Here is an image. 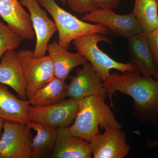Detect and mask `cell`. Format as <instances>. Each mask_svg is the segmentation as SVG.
Segmentation results:
<instances>
[{
	"label": "cell",
	"mask_w": 158,
	"mask_h": 158,
	"mask_svg": "<svg viewBox=\"0 0 158 158\" xmlns=\"http://www.w3.org/2000/svg\"><path fill=\"white\" fill-rule=\"evenodd\" d=\"M103 85L113 107V96L116 91L129 95L134 102L135 117L141 122L158 124V80L135 71L113 73Z\"/></svg>",
	"instance_id": "cell-1"
},
{
	"label": "cell",
	"mask_w": 158,
	"mask_h": 158,
	"mask_svg": "<svg viewBox=\"0 0 158 158\" xmlns=\"http://www.w3.org/2000/svg\"><path fill=\"white\" fill-rule=\"evenodd\" d=\"M106 98L97 94L80 100L74 122L69 127L72 135L90 143L99 133V128L104 130L108 128H122L105 102Z\"/></svg>",
	"instance_id": "cell-2"
},
{
	"label": "cell",
	"mask_w": 158,
	"mask_h": 158,
	"mask_svg": "<svg viewBox=\"0 0 158 158\" xmlns=\"http://www.w3.org/2000/svg\"><path fill=\"white\" fill-rule=\"evenodd\" d=\"M37 1L52 18L58 32V43L67 50L75 39L83 35L95 33L105 35L109 34L106 26L79 19L60 7L56 2L57 0Z\"/></svg>",
	"instance_id": "cell-3"
},
{
	"label": "cell",
	"mask_w": 158,
	"mask_h": 158,
	"mask_svg": "<svg viewBox=\"0 0 158 158\" xmlns=\"http://www.w3.org/2000/svg\"><path fill=\"white\" fill-rule=\"evenodd\" d=\"M102 41L110 43L111 40L106 35L95 33L83 35L75 39L72 43L77 52L90 62L103 82L110 77L111 69H116L122 73L136 71L135 67L130 62H117L104 52L98 45V43Z\"/></svg>",
	"instance_id": "cell-4"
},
{
	"label": "cell",
	"mask_w": 158,
	"mask_h": 158,
	"mask_svg": "<svg viewBox=\"0 0 158 158\" xmlns=\"http://www.w3.org/2000/svg\"><path fill=\"white\" fill-rule=\"evenodd\" d=\"M17 53L29 99L55 77L53 64L48 55L35 57L32 50L22 49Z\"/></svg>",
	"instance_id": "cell-5"
},
{
	"label": "cell",
	"mask_w": 158,
	"mask_h": 158,
	"mask_svg": "<svg viewBox=\"0 0 158 158\" xmlns=\"http://www.w3.org/2000/svg\"><path fill=\"white\" fill-rule=\"evenodd\" d=\"M79 102L70 98L45 106H30L29 120L53 128L69 127L78 112Z\"/></svg>",
	"instance_id": "cell-6"
},
{
	"label": "cell",
	"mask_w": 158,
	"mask_h": 158,
	"mask_svg": "<svg viewBox=\"0 0 158 158\" xmlns=\"http://www.w3.org/2000/svg\"><path fill=\"white\" fill-rule=\"evenodd\" d=\"M33 138L26 123L4 122L0 158H31Z\"/></svg>",
	"instance_id": "cell-7"
},
{
	"label": "cell",
	"mask_w": 158,
	"mask_h": 158,
	"mask_svg": "<svg viewBox=\"0 0 158 158\" xmlns=\"http://www.w3.org/2000/svg\"><path fill=\"white\" fill-rule=\"evenodd\" d=\"M82 20L99 23L107 27L109 34L113 36L128 39L135 34L142 32L132 13L116 14L113 10L97 8L82 18Z\"/></svg>",
	"instance_id": "cell-8"
},
{
	"label": "cell",
	"mask_w": 158,
	"mask_h": 158,
	"mask_svg": "<svg viewBox=\"0 0 158 158\" xmlns=\"http://www.w3.org/2000/svg\"><path fill=\"white\" fill-rule=\"evenodd\" d=\"M19 2L28 10L36 36L34 56H45L49 42L57 31L56 23L49 18L46 11L41 8L37 0H20Z\"/></svg>",
	"instance_id": "cell-9"
},
{
	"label": "cell",
	"mask_w": 158,
	"mask_h": 158,
	"mask_svg": "<svg viewBox=\"0 0 158 158\" xmlns=\"http://www.w3.org/2000/svg\"><path fill=\"white\" fill-rule=\"evenodd\" d=\"M122 128L111 127L99 133L90 142L94 158H124L129 153L131 147L127 144L125 133Z\"/></svg>",
	"instance_id": "cell-10"
},
{
	"label": "cell",
	"mask_w": 158,
	"mask_h": 158,
	"mask_svg": "<svg viewBox=\"0 0 158 158\" xmlns=\"http://www.w3.org/2000/svg\"><path fill=\"white\" fill-rule=\"evenodd\" d=\"M102 81L90 62H86L81 68L76 69L75 75L71 77L66 87L67 96L78 100L97 94L106 98L107 94Z\"/></svg>",
	"instance_id": "cell-11"
},
{
	"label": "cell",
	"mask_w": 158,
	"mask_h": 158,
	"mask_svg": "<svg viewBox=\"0 0 158 158\" xmlns=\"http://www.w3.org/2000/svg\"><path fill=\"white\" fill-rule=\"evenodd\" d=\"M0 17L23 40L34 38L35 34L30 14L19 0H0Z\"/></svg>",
	"instance_id": "cell-12"
},
{
	"label": "cell",
	"mask_w": 158,
	"mask_h": 158,
	"mask_svg": "<svg viewBox=\"0 0 158 158\" xmlns=\"http://www.w3.org/2000/svg\"><path fill=\"white\" fill-rule=\"evenodd\" d=\"M69 127L57 129L55 147L49 158H90L92 157L90 143L73 135Z\"/></svg>",
	"instance_id": "cell-13"
},
{
	"label": "cell",
	"mask_w": 158,
	"mask_h": 158,
	"mask_svg": "<svg viewBox=\"0 0 158 158\" xmlns=\"http://www.w3.org/2000/svg\"><path fill=\"white\" fill-rule=\"evenodd\" d=\"M127 40L130 62L135 67L136 71L158 80V69L148 47L147 34L141 32L133 35Z\"/></svg>",
	"instance_id": "cell-14"
},
{
	"label": "cell",
	"mask_w": 158,
	"mask_h": 158,
	"mask_svg": "<svg viewBox=\"0 0 158 158\" xmlns=\"http://www.w3.org/2000/svg\"><path fill=\"white\" fill-rule=\"evenodd\" d=\"M9 50L4 54L0 62V84L9 86L19 98L27 99L26 83L17 52Z\"/></svg>",
	"instance_id": "cell-15"
},
{
	"label": "cell",
	"mask_w": 158,
	"mask_h": 158,
	"mask_svg": "<svg viewBox=\"0 0 158 158\" xmlns=\"http://www.w3.org/2000/svg\"><path fill=\"white\" fill-rule=\"evenodd\" d=\"M29 100L18 98L9 91L8 86L0 84V118L4 122L26 123L30 121Z\"/></svg>",
	"instance_id": "cell-16"
},
{
	"label": "cell",
	"mask_w": 158,
	"mask_h": 158,
	"mask_svg": "<svg viewBox=\"0 0 158 158\" xmlns=\"http://www.w3.org/2000/svg\"><path fill=\"white\" fill-rule=\"evenodd\" d=\"M47 50L53 64L55 77L61 80L65 81L74 68L88 62L77 52H69L56 41L48 44Z\"/></svg>",
	"instance_id": "cell-17"
},
{
	"label": "cell",
	"mask_w": 158,
	"mask_h": 158,
	"mask_svg": "<svg viewBox=\"0 0 158 158\" xmlns=\"http://www.w3.org/2000/svg\"><path fill=\"white\" fill-rule=\"evenodd\" d=\"M26 124L37 133L32 141L31 158L49 157L56 144L57 129L35 122L29 121Z\"/></svg>",
	"instance_id": "cell-18"
},
{
	"label": "cell",
	"mask_w": 158,
	"mask_h": 158,
	"mask_svg": "<svg viewBox=\"0 0 158 158\" xmlns=\"http://www.w3.org/2000/svg\"><path fill=\"white\" fill-rule=\"evenodd\" d=\"M66 87L65 81L54 77L28 100L33 106H45L58 103L67 96Z\"/></svg>",
	"instance_id": "cell-19"
},
{
	"label": "cell",
	"mask_w": 158,
	"mask_h": 158,
	"mask_svg": "<svg viewBox=\"0 0 158 158\" xmlns=\"http://www.w3.org/2000/svg\"><path fill=\"white\" fill-rule=\"evenodd\" d=\"M141 31L148 34L158 27V0H135L131 12Z\"/></svg>",
	"instance_id": "cell-20"
},
{
	"label": "cell",
	"mask_w": 158,
	"mask_h": 158,
	"mask_svg": "<svg viewBox=\"0 0 158 158\" xmlns=\"http://www.w3.org/2000/svg\"><path fill=\"white\" fill-rule=\"evenodd\" d=\"M23 40L18 34L0 19V58L7 51L18 48Z\"/></svg>",
	"instance_id": "cell-21"
},
{
	"label": "cell",
	"mask_w": 158,
	"mask_h": 158,
	"mask_svg": "<svg viewBox=\"0 0 158 158\" xmlns=\"http://www.w3.org/2000/svg\"><path fill=\"white\" fill-rule=\"evenodd\" d=\"M66 3L73 11L80 14H86L97 9L91 0H66Z\"/></svg>",
	"instance_id": "cell-22"
},
{
	"label": "cell",
	"mask_w": 158,
	"mask_h": 158,
	"mask_svg": "<svg viewBox=\"0 0 158 158\" xmlns=\"http://www.w3.org/2000/svg\"><path fill=\"white\" fill-rule=\"evenodd\" d=\"M148 44L158 69V27L147 34Z\"/></svg>",
	"instance_id": "cell-23"
},
{
	"label": "cell",
	"mask_w": 158,
	"mask_h": 158,
	"mask_svg": "<svg viewBox=\"0 0 158 158\" xmlns=\"http://www.w3.org/2000/svg\"><path fill=\"white\" fill-rule=\"evenodd\" d=\"M97 8L114 10L120 4L121 0H91Z\"/></svg>",
	"instance_id": "cell-24"
},
{
	"label": "cell",
	"mask_w": 158,
	"mask_h": 158,
	"mask_svg": "<svg viewBox=\"0 0 158 158\" xmlns=\"http://www.w3.org/2000/svg\"><path fill=\"white\" fill-rule=\"evenodd\" d=\"M158 146V140L155 141H152L149 140L147 141L145 144V148L147 149H151L153 148L156 147Z\"/></svg>",
	"instance_id": "cell-25"
},
{
	"label": "cell",
	"mask_w": 158,
	"mask_h": 158,
	"mask_svg": "<svg viewBox=\"0 0 158 158\" xmlns=\"http://www.w3.org/2000/svg\"><path fill=\"white\" fill-rule=\"evenodd\" d=\"M4 122L2 119L0 118V140L2 138V135L3 130V126H4Z\"/></svg>",
	"instance_id": "cell-26"
},
{
	"label": "cell",
	"mask_w": 158,
	"mask_h": 158,
	"mask_svg": "<svg viewBox=\"0 0 158 158\" xmlns=\"http://www.w3.org/2000/svg\"><path fill=\"white\" fill-rule=\"evenodd\" d=\"M61 2L63 3L64 5H65L66 4V0H60Z\"/></svg>",
	"instance_id": "cell-27"
},
{
	"label": "cell",
	"mask_w": 158,
	"mask_h": 158,
	"mask_svg": "<svg viewBox=\"0 0 158 158\" xmlns=\"http://www.w3.org/2000/svg\"></svg>",
	"instance_id": "cell-28"
}]
</instances>
